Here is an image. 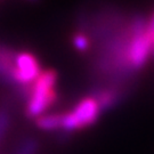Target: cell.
Masks as SVG:
<instances>
[{"mask_svg": "<svg viewBox=\"0 0 154 154\" xmlns=\"http://www.w3.org/2000/svg\"><path fill=\"white\" fill-rule=\"evenodd\" d=\"M39 142L38 139L33 137H28L23 139L17 146L15 154H37L39 151Z\"/></svg>", "mask_w": 154, "mask_h": 154, "instance_id": "cell-8", "label": "cell"}, {"mask_svg": "<svg viewBox=\"0 0 154 154\" xmlns=\"http://www.w3.org/2000/svg\"><path fill=\"white\" fill-rule=\"evenodd\" d=\"M41 72L38 58L33 54L28 51L17 53L13 72V81L15 86H31Z\"/></svg>", "mask_w": 154, "mask_h": 154, "instance_id": "cell-3", "label": "cell"}, {"mask_svg": "<svg viewBox=\"0 0 154 154\" xmlns=\"http://www.w3.org/2000/svg\"><path fill=\"white\" fill-rule=\"evenodd\" d=\"M28 1H32V2H35V1H38V0H28Z\"/></svg>", "mask_w": 154, "mask_h": 154, "instance_id": "cell-12", "label": "cell"}, {"mask_svg": "<svg viewBox=\"0 0 154 154\" xmlns=\"http://www.w3.org/2000/svg\"><path fill=\"white\" fill-rule=\"evenodd\" d=\"M126 94L118 86L109 87H96L91 93V97L97 100L102 112L109 111L119 105L125 98Z\"/></svg>", "mask_w": 154, "mask_h": 154, "instance_id": "cell-5", "label": "cell"}, {"mask_svg": "<svg viewBox=\"0 0 154 154\" xmlns=\"http://www.w3.org/2000/svg\"><path fill=\"white\" fill-rule=\"evenodd\" d=\"M17 53L11 48L0 45V82L14 85L13 72L15 67V58Z\"/></svg>", "mask_w": 154, "mask_h": 154, "instance_id": "cell-6", "label": "cell"}, {"mask_svg": "<svg viewBox=\"0 0 154 154\" xmlns=\"http://www.w3.org/2000/svg\"><path fill=\"white\" fill-rule=\"evenodd\" d=\"M72 42L74 48L80 53H86L90 48V40L83 32L77 33L72 39Z\"/></svg>", "mask_w": 154, "mask_h": 154, "instance_id": "cell-9", "label": "cell"}, {"mask_svg": "<svg viewBox=\"0 0 154 154\" xmlns=\"http://www.w3.org/2000/svg\"><path fill=\"white\" fill-rule=\"evenodd\" d=\"M11 126V116L8 112L0 110V144L4 140Z\"/></svg>", "mask_w": 154, "mask_h": 154, "instance_id": "cell-10", "label": "cell"}, {"mask_svg": "<svg viewBox=\"0 0 154 154\" xmlns=\"http://www.w3.org/2000/svg\"><path fill=\"white\" fill-rule=\"evenodd\" d=\"M57 73L54 70H46L40 73L31 86V95L26 104L25 114L30 119H37L56 102L55 86Z\"/></svg>", "mask_w": 154, "mask_h": 154, "instance_id": "cell-2", "label": "cell"}, {"mask_svg": "<svg viewBox=\"0 0 154 154\" xmlns=\"http://www.w3.org/2000/svg\"><path fill=\"white\" fill-rule=\"evenodd\" d=\"M147 26H149V31L152 35V39H153V51H154V13L151 15L149 22H147Z\"/></svg>", "mask_w": 154, "mask_h": 154, "instance_id": "cell-11", "label": "cell"}, {"mask_svg": "<svg viewBox=\"0 0 154 154\" xmlns=\"http://www.w3.org/2000/svg\"><path fill=\"white\" fill-rule=\"evenodd\" d=\"M62 116L63 114H42L35 119V126L44 131H57L62 129Z\"/></svg>", "mask_w": 154, "mask_h": 154, "instance_id": "cell-7", "label": "cell"}, {"mask_svg": "<svg viewBox=\"0 0 154 154\" xmlns=\"http://www.w3.org/2000/svg\"><path fill=\"white\" fill-rule=\"evenodd\" d=\"M149 20L140 14H136L129 20L130 40L128 48V60L134 72L142 70L153 51V39L147 26Z\"/></svg>", "mask_w": 154, "mask_h": 154, "instance_id": "cell-1", "label": "cell"}, {"mask_svg": "<svg viewBox=\"0 0 154 154\" xmlns=\"http://www.w3.org/2000/svg\"><path fill=\"white\" fill-rule=\"evenodd\" d=\"M72 112L75 116L81 128H86V127L93 126L97 122L102 113V110L99 107L97 100L91 96H89V97L81 99L74 106Z\"/></svg>", "mask_w": 154, "mask_h": 154, "instance_id": "cell-4", "label": "cell"}]
</instances>
